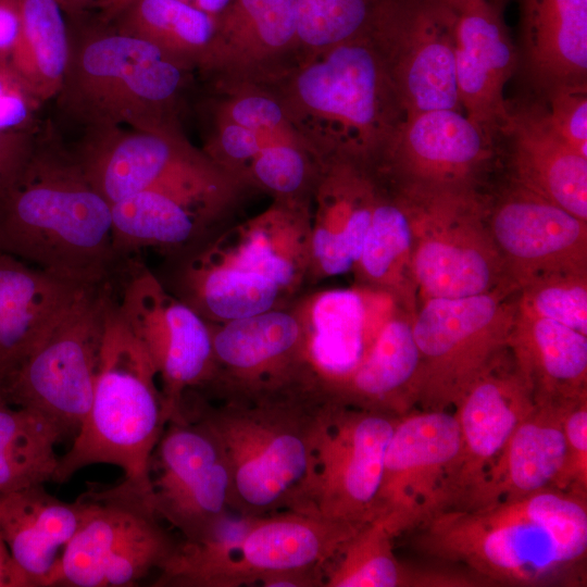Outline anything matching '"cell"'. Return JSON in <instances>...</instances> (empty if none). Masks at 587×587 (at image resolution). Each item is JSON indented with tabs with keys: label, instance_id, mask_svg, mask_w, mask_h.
Masks as SVG:
<instances>
[{
	"label": "cell",
	"instance_id": "ac0fdd59",
	"mask_svg": "<svg viewBox=\"0 0 587 587\" xmlns=\"http://www.w3.org/2000/svg\"><path fill=\"white\" fill-rule=\"evenodd\" d=\"M508 352L453 407L460 446L442 484L439 512L464 505L535 408L533 394Z\"/></svg>",
	"mask_w": 587,
	"mask_h": 587
},
{
	"label": "cell",
	"instance_id": "d6a6232c",
	"mask_svg": "<svg viewBox=\"0 0 587 587\" xmlns=\"http://www.w3.org/2000/svg\"><path fill=\"white\" fill-rule=\"evenodd\" d=\"M216 23L204 68L250 76L298 47L297 0H232Z\"/></svg>",
	"mask_w": 587,
	"mask_h": 587
},
{
	"label": "cell",
	"instance_id": "83f0119b",
	"mask_svg": "<svg viewBox=\"0 0 587 587\" xmlns=\"http://www.w3.org/2000/svg\"><path fill=\"white\" fill-rule=\"evenodd\" d=\"M569 403L535 404L511 435L495 465L457 510L511 501L555 486L566 454L562 422Z\"/></svg>",
	"mask_w": 587,
	"mask_h": 587
},
{
	"label": "cell",
	"instance_id": "6f0895ef",
	"mask_svg": "<svg viewBox=\"0 0 587 587\" xmlns=\"http://www.w3.org/2000/svg\"><path fill=\"white\" fill-rule=\"evenodd\" d=\"M183 1L190 2L191 0H183Z\"/></svg>",
	"mask_w": 587,
	"mask_h": 587
},
{
	"label": "cell",
	"instance_id": "680465c9",
	"mask_svg": "<svg viewBox=\"0 0 587 587\" xmlns=\"http://www.w3.org/2000/svg\"><path fill=\"white\" fill-rule=\"evenodd\" d=\"M0 398H1V396H0Z\"/></svg>",
	"mask_w": 587,
	"mask_h": 587
},
{
	"label": "cell",
	"instance_id": "7c38bea8",
	"mask_svg": "<svg viewBox=\"0 0 587 587\" xmlns=\"http://www.w3.org/2000/svg\"><path fill=\"white\" fill-rule=\"evenodd\" d=\"M116 305L154 365L167 422L183 417L186 392L203 391L213 377L209 323L132 258L116 276Z\"/></svg>",
	"mask_w": 587,
	"mask_h": 587
},
{
	"label": "cell",
	"instance_id": "836d02e7",
	"mask_svg": "<svg viewBox=\"0 0 587 587\" xmlns=\"http://www.w3.org/2000/svg\"><path fill=\"white\" fill-rule=\"evenodd\" d=\"M221 220L170 193L138 191L111 204L112 248L121 260L145 248L174 253L210 236Z\"/></svg>",
	"mask_w": 587,
	"mask_h": 587
},
{
	"label": "cell",
	"instance_id": "9a60e30c",
	"mask_svg": "<svg viewBox=\"0 0 587 587\" xmlns=\"http://www.w3.org/2000/svg\"><path fill=\"white\" fill-rule=\"evenodd\" d=\"M150 502L183 539L208 534L233 510L232 478L220 441L183 410L168 421L150 462Z\"/></svg>",
	"mask_w": 587,
	"mask_h": 587
},
{
	"label": "cell",
	"instance_id": "6da1fadb",
	"mask_svg": "<svg viewBox=\"0 0 587 587\" xmlns=\"http://www.w3.org/2000/svg\"><path fill=\"white\" fill-rule=\"evenodd\" d=\"M411 533L416 552L484 586H583L587 492L550 486L473 510L436 513Z\"/></svg>",
	"mask_w": 587,
	"mask_h": 587
},
{
	"label": "cell",
	"instance_id": "11a10c76",
	"mask_svg": "<svg viewBox=\"0 0 587 587\" xmlns=\"http://www.w3.org/2000/svg\"><path fill=\"white\" fill-rule=\"evenodd\" d=\"M230 2L232 0H191L189 3L216 17L229 5Z\"/></svg>",
	"mask_w": 587,
	"mask_h": 587
},
{
	"label": "cell",
	"instance_id": "8fae6325",
	"mask_svg": "<svg viewBox=\"0 0 587 587\" xmlns=\"http://www.w3.org/2000/svg\"><path fill=\"white\" fill-rule=\"evenodd\" d=\"M114 277L87 286L4 386L9 404L51 417L75 436L91 404Z\"/></svg>",
	"mask_w": 587,
	"mask_h": 587
},
{
	"label": "cell",
	"instance_id": "9f6ffc18",
	"mask_svg": "<svg viewBox=\"0 0 587 587\" xmlns=\"http://www.w3.org/2000/svg\"><path fill=\"white\" fill-rule=\"evenodd\" d=\"M434 3H437V4H440V5H444L446 8H449L450 10L454 11V12H458L460 9H462L463 7L470 4V3H473V2H476V1H495L497 2V0H429Z\"/></svg>",
	"mask_w": 587,
	"mask_h": 587
},
{
	"label": "cell",
	"instance_id": "f6af8a7d",
	"mask_svg": "<svg viewBox=\"0 0 587 587\" xmlns=\"http://www.w3.org/2000/svg\"><path fill=\"white\" fill-rule=\"evenodd\" d=\"M549 92L550 110L545 111L548 123L571 148L587 158L586 83L558 85Z\"/></svg>",
	"mask_w": 587,
	"mask_h": 587
},
{
	"label": "cell",
	"instance_id": "bcb514c9",
	"mask_svg": "<svg viewBox=\"0 0 587 587\" xmlns=\"http://www.w3.org/2000/svg\"><path fill=\"white\" fill-rule=\"evenodd\" d=\"M562 424L566 454L555 487L587 492V396L565 407Z\"/></svg>",
	"mask_w": 587,
	"mask_h": 587
},
{
	"label": "cell",
	"instance_id": "5b68a950",
	"mask_svg": "<svg viewBox=\"0 0 587 587\" xmlns=\"http://www.w3.org/2000/svg\"><path fill=\"white\" fill-rule=\"evenodd\" d=\"M166 424L157 371L117 310L114 285L91 404L71 448L59 458L53 482L64 483L91 464H112L150 498V462Z\"/></svg>",
	"mask_w": 587,
	"mask_h": 587
},
{
	"label": "cell",
	"instance_id": "484cf974",
	"mask_svg": "<svg viewBox=\"0 0 587 587\" xmlns=\"http://www.w3.org/2000/svg\"><path fill=\"white\" fill-rule=\"evenodd\" d=\"M312 202L274 199L264 211L207 242L232 263L261 274L295 299L307 284Z\"/></svg>",
	"mask_w": 587,
	"mask_h": 587
},
{
	"label": "cell",
	"instance_id": "d4e9b609",
	"mask_svg": "<svg viewBox=\"0 0 587 587\" xmlns=\"http://www.w3.org/2000/svg\"><path fill=\"white\" fill-rule=\"evenodd\" d=\"M167 257L165 276H157L170 292L211 324L250 317L296 299L267 277L223 258L205 238Z\"/></svg>",
	"mask_w": 587,
	"mask_h": 587
},
{
	"label": "cell",
	"instance_id": "1f68e13d",
	"mask_svg": "<svg viewBox=\"0 0 587 587\" xmlns=\"http://www.w3.org/2000/svg\"><path fill=\"white\" fill-rule=\"evenodd\" d=\"M516 184L587 222V158L550 126L545 111L509 115Z\"/></svg>",
	"mask_w": 587,
	"mask_h": 587
},
{
	"label": "cell",
	"instance_id": "d6986e66",
	"mask_svg": "<svg viewBox=\"0 0 587 587\" xmlns=\"http://www.w3.org/2000/svg\"><path fill=\"white\" fill-rule=\"evenodd\" d=\"M508 280L587 271V222L516 184L487 215Z\"/></svg>",
	"mask_w": 587,
	"mask_h": 587
},
{
	"label": "cell",
	"instance_id": "52a82bcc",
	"mask_svg": "<svg viewBox=\"0 0 587 587\" xmlns=\"http://www.w3.org/2000/svg\"><path fill=\"white\" fill-rule=\"evenodd\" d=\"M517 290L504 284L482 295L422 302L412 320L420 410L448 411L508 351Z\"/></svg>",
	"mask_w": 587,
	"mask_h": 587
},
{
	"label": "cell",
	"instance_id": "f546056e",
	"mask_svg": "<svg viewBox=\"0 0 587 587\" xmlns=\"http://www.w3.org/2000/svg\"><path fill=\"white\" fill-rule=\"evenodd\" d=\"M413 314L398 312L397 305L360 364L326 399L395 416L414 410L420 353L412 330Z\"/></svg>",
	"mask_w": 587,
	"mask_h": 587
},
{
	"label": "cell",
	"instance_id": "44dd1931",
	"mask_svg": "<svg viewBox=\"0 0 587 587\" xmlns=\"http://www.w3.org/2000/svg\"><path fill=\"white\" fill-rule=\"evenodd\" d=\"M361 526L291 510L254 516L217 565L210 587L252 586L273 573L325 566Z\"/></svg>",
	"mask_w": 587,
	"mask_h": 587
},
{
	"label": "cell",
	"instance_id": "3957f363",
	"mask_svg": "<svg viewBox=\"0 0 587 587\" xmlns=\"http://www.w3.org/2000/svg\"><path fill=\"white\" fill-rule=\"evenodd\" d=\"M0 253L83 284L113 278L111 204L70 153L37 147L18 178L0 189Z\"/></svg>",
	"mask_w": 587,
	"mask_h": 587
},
{
	"label": "cell",
	"instance_id": "2e32d148",
	"mask_svg": "<svg viewBox=\"0 0 587 587\" xmlns=\"http://www.w3.org/2000/svg\"><path fill=\"white\" fill-rule=\"evenodd\" d=\"M455 20L457 12L429 0L382 1L372 34L386 54L405 116L461 109Z\"/></svg>",
	"mask_w": 587,
	"mask_h": 587
},
{
	"label": "cell",
	"instance_id": "7bdbcfd3",
	"mask_svg": "<svg viewBox=\"0 0 587 587\" xmlns=\"http://www.w3.org/2000/svg\"><path fill=\"white\" fill-rule=\"evenodd\" d=\"M517 305L587 336V271L530 278L519 287Z\"/></svg>",
	"mask_w": 587,
	"mask_h": 587
},
{
	"label": "cell",
	"instance_id": "f907efd6",
	"mask_svg": "<svg viewBox=\"0 0 587 587\" xmlns=\"http://www.w3.org/2000/svg\"><path fill=\"white\" fill-rule=\"evenodd\" d=\"M71 22L111 23L130 0H57Z\"/></svg>",
	"mask_w": 587,
	"mask_h": 587
},
{
	"label": "cell",
	"instance_id": "60d3db41",
	"mask_svg": "<svg viewBox=\"0 0 587 587\" xmlns=\"http://www.w3.org/2000/svg\"><path fill=\"white\" fill-rule=\"evenodd\" d=\"M322 163L300 137L271 141L249 163L245 182L277 200L312 202Z\"/></svg>",
	"mask_w": 587,
	"mask_h": 587
},
{
	"label": "cell",
	"instance_id": "db71d44e",
	"mask_svg": "<svg viewBox=\"0 0 587 587\" xmlns=\"http://www.w3.org/2000/svg\"><path fill=\"white\" fill-rule=\"evenodd\" d=\"M0 587H30L24 573L14 562L0 534Z\"/></svg>",
	"mask_w": 587,
	"mask_h": 587
},
{
	"label": "cell",
	"instance_id": "d590c367",
	"mask_svg": "<svg viewBox=\"0 0 587 587\" xmlns=\"http://www.w3.org/2000/svg\"><path fill=\"white\" fill-rule=\"evenodd\" d=\"M394 536L377 520L362 525L325 570L324 587H473L483 586L457 566H417L394 551Z\"/></svg>",
	"mask_w": 587,
	"mask_h": 587
},
{
	"label": "cell",
	"instance_id": "c3c4849f",
	"mask_svg": "<svg viewBox=\"0 0 587 587\" xmlns=\"http://www.w3.org/2000/svg\"><path fill=\"white\" fill-rule=\"evenodd\" d=\"M39 102L8 61H0V130H33Z\"/></svg>",
	"mask_w": 587,
	"mask_h": 587
},
{
	"label": "cell",
	"instance_id": "cb8c5ba5",
	"mask_svg": "<svg viewBox=\"0 0 587 587\" xmlns=\"http://www.w3.org/2000/svg\"><path fill=\"white\" fill-rule=\"evenodd\" d=\"M455 80L463 113L489 136L503 130L509 111L503 89L516 54L495 1H476L457 12Z\"/></svg>",
	"mask_w": 587,
	"mask_h": 587
},
{
	"label": "cell",
	"instance_id": "5bb4252c",
	"mask_svg": "<svg viewBox=\"0 0 587 587\" xmlns=\"http://www.w3.org/2000/svg\"><path fill=\"white\" fill-rule=\"evenodd\" d=\"M399 416L326 400L305 512L363 525L375 516L386 450Z\"/></svg>",
	"mask_w": 587,
	"mask_h": 587
},
{
	"label": "cell",
	"instance_id": "ba28073f",
	"mask_svg": "<svg viewBox=\"0 0 587 587\" xmlns=\"http://www.w3.org/2000/svg\"><path fill=\"white\" fill-rule=\"evenodd\" d=\"M89 185L110 204L142 190L217 204L236 189L235 177L177 129L109 127L86 130L70 153Z\"/></svg>",
	"mask_w": 587,
	"mask_h": 587
},
{
	"label": "cell",
	"instance_id": "30bf717a",
	"mask_svg": "<svg viewBox=\"0 0 587 587\" xmlns=\"http://www.w3.org/2000/svg\"><path fill=\"white\" fill-rule=\"evenodd\" d=\"M401 190L413 228L411 274L422 301L476 296L511 284L487 215L469 190Z\"/></svg>",
	"mask_w": 587,
	"mask_h": 587
},
{
	"label": "cell",
	"instance_id": "603a6c76",
	"mask_svg": "<svg viewBox=\"0 0 587 587\" xmlns=\"http://www.w3.org/2000/svg\"><path fill=\"white\" fill-rule=\"evenodd\" d=\"M379 184L352 161H324L313 192L307 284L352 272L363 246Z\"/></svg>",
	"mask_w": 587,
	"mask_h": 587
},
{
	"label": "cell",
	"instance_id": "7dc6e473",
	"mask_svg": "<svg viewBox=\"0 0 587 587\" xmlns=\"http://www.w3.org/2000/svg\"><path fill=\"white\" fill-rule=\"evenodd\" d=\"M216 125V135L205 153L247 186L246 170L266 140L262 135L218 116Z\"/></svg>",
	"mask_w": 587,
	"mask_h": 587
},
{
	"label": "cell",
	"instance_id": "4316f807",
	"mask_svg": "<svg viewBox=\"0 0 587 587\" xmlns=\"http://www.w3.org/2000/svg\"><path fill=\"white\" fill-rule=\"evenodd\" d=\"M89 285L0 253V396Z\"/></svg>",
	"mask_w": 587,
	"mask_h": 587
},
{
	"label": "cell",
	"instance_id": "277c9868",
	"mask_svg": "<svg viewBox=\"0 0 587 587\" xmlns=\"http://www.w3.org/2000/svg\"><path fill=\"white\" fill-rule=\"evenodd\" d=\"M326 400L315 394L220 400L212 405L199 391L185 395L183 410L204 422L222 446L236 513L305 512L316 429Z\"/></svg>",
	"mask_w": 587,
	"mask_h": 587
},
{
	"label": "cell",
	"instance_id": "e0dca14e",
	"mask_svg": "<svg viewBox=\"0 0 587 587\" xmlns=\"http://www.w3.org/2000/svg\"><path fill=\"white\" fill-rule=\"evenodd\" d=\"M460 446L449 411L412 410L398 417L384 460L375 516L396 538L439 512L442 484Z\"/></svg>",
	"mask_w": 587,
	"mask_h": 587
},
{
	"label": "cell",
	"instance_id": "681fc988",
	"mask_svg": "<svg viewBox=\"0 0 587 587\" xmlns=\"http://www.w3.org/2000/svg\"><path fill=\"white\" fill-rule=\"evenodd\" d=\"M37 147L33 130H0V189L18 178Z\"/></svg>",
	"mask_w": 587,
	"mask_h": 587
},
{
	"label": "cell",
	"instance_id": "8992f818",
	"mask_svg": "<svg viewBox=\"0 0 587 587\" xmlns=\"http://www.w3.org/2000/svg\"><path fill=\"white\" fill-rule=\"evenodd\" d=\"M75 24V32L68 26V61L55 97L63 113L86 130L177 129L171 113L187 70L111 23Z\"/></svg>",
	"mask_w": 587,
	"mask_h": 587
},
{
	"label": "cell",
	"instance_id": "4fadbf2b",
	"mask_svg": "<svg viewBox=\"0 0 587 587\" xmlns=\"http://www.w3.org/2000/svg\"><path fill=\"white\" fill-rule=\"evenodd\" d=\"M209 325L214 373L203 391L217 400L323 395L294 301L242 320Z\"/></svg>",
	"mask_w": 587,
	"mask_h": 587
},
{
	"label": "cell",
	"instance_id": "ab89813d",
	"mask_svg": "<svg viewBox=\"0 0 587 587\" xmlns=\"http://www.w3.org/2000/svg\"><path fill=\"white\" fill-rule=\"evenodd\" d=\"M66 438L48 415L0 398V492L54 480L55 446Z\"/></svg>",
	"mask_w": 587,
	"mask_h": 587
},
{
	"label": "cell",
	"instance_id": "7402d4cb",
	"mask_svg": "<svg viewBox=\"0 0 587 587\" xmlns=\"http://www.w3.org/2000/svg\"><path fill=\"white\" fill-rule=\"evenodd\" d=\"M294 305L311 366L326 397L360 364L398 304L386 292L358 286L299 295Z\"/></svg>",
	"mask_w": 587,
	"mask_h": 587
},
{
	"label": "cell",
	"instance_id": "ee69618b",
	"mask_svg": "<svg viewBox=\"0 0 587 587\" xmlns=\"http://www.w3.org/2000/svg\"><path fill=\"white\" fill-rule=\"evenodd\" d=\"M217 116L267 138L297 133L279 99L262 91L241 90L220 108Z\"/></svg>",
	"mask_w": 587,
	"mask_h": 587
},
{
	"label": "cell",
	"instance_id": "f35d334b",
	"mask_svg": "<svg viewBox=\"0 0 587 587\" xmlns=\"http://www.w3.org/2000/svg\"><path fill=\"white\" fill-rule=\"evenodd\" d=\"M20 30L8 63L39 101L59 93L70 52L68 25L57 0H14Z\"/></svg>",
	"mask_w": 587,
	"mask_h": 587
},
{
	"label": "cell",
	"instance_id": "816d5d0a",
	"mask_svg": "<svg viewBox=\"0 0 587 587\" xmlns=\"http://www.w3.org/2000/svg\"><path fill=\"white\" fill-rule=\"evenodd\" d=\"M324 566H305L266 575L258 585L262 587H324Z\"/></svg>",
	"mask_w": 587,
	"mask_h": 587
},
{
	"label": "cell",
	"instance_id": "7a4b0ae2",
	"mask_svg": "<svg viewBox=\"0 0 587 587\" xmlns=\"http://www.w3.org/2000/svg\"><path fill=\"white\" fill-rule=\"evenodd\" d=\"M282 90L289 122L321 162L375 168L405 116L372 33L310 54Z\"/></svg>",
	"mask_w": 587,
	"mask_h": 587
},
{
	"label": "cell",
	"instance_id": "ffe728a7",
	"mask_svg": "<svg viewBox=\"0 0 587 587\" xmlns=\"http://www.w3.org/2000/svg\"><path fill=\"white\" fill-rule=\"evenodd\" d=\"M489 137L460 110L409 115L373 173L402 187L465 191L470 178L487 159Z\"/></svg>",
	"mask_w": 587,
	"mask_h": 587
},
{
	"label": "cell",
	"instance_id": "f5cc1de1",
	"mask_svg": "<svg viewBox=\"0 0 587 587\" xmlns=\"http://www.w3.org/2000/svg\"><path fill=\"white\" fill-rule=\"evenodd\" d=\"M18 30L20 20L14 0H0V61H8Z\"/></svg>",
	"mask_w": 587,
	"mask_h": 587
},
{
	"label": "cell",
	"instance_id": "f1b7e54d",
	"mask_svg": "<svg viewBox=\"0 0 587 587\" xmlns=\"http://www.w3.org/2000/svg\"><path fill=\"white\" fill-rule=\"evenodd\" d=\"M508 350L536 404L587 396V336L517 305Z\"/></svg>",
	"mask_w": 587,
	"mask_h": 587
},
{
	"label": "cell",
	"instance_id": "8d00e7d4",
	"mask_svg": "<svg viewBox=\"0 0 587 587\" xmlns=\"http://www.w3.org/2000/svg\"><path fill=\"white\" fill-rule=\"evenodd\" d=\"M379 192L352 270L361 286L388 294L398 305H413L415 286L411 274L413 228L404 193Z\"/></svg>",
	"mask_w": 587,
	"mask_h": 587
},
{
	"label": "cell",
	"instance_id": "9c48e42d",
	"mask_svg": "<svg viewBox=\"0 0 587 587\" xmlns=\"http://www.w3.org/2000/svg\"><path fill=\"white\" fill-rule=\"evenodd\" d=\"M82 515L48 586L127 587L158 571L176 541L150 498L126 480L90 488Z\"/></svg>",
	"mask_w": 587,
	"mask_h": 587
},
{
	"label": "cell",
	"instance_id": "e575fe53",
	"mask_svg": "<svg viewBox=\"0 0 587 587\" xmlns=\"http://www.w3.org/2000/svg\"><path fill=\"white\" fill-rule=\"evenodd\" d=\"M521 29L539 84L586 83L587 0H521Z\"/></svg>",
	"mask_w": 587,
	"mask_h": 587
},
{
	"label": "cell",
	"instance_id": "74e56055",
	"mask_svg": "<svg viewBox=\"0 0 587 587\" xmlns=\"http://www.w3.org/2000/svg\"><path fill=\"white\" fill-rule=\"evenodd\" d=\"M111 24L155 46L184 67H204L216 34V17L183 0H130Z\"/></svg>",
	"mask_w": 587,
	"mask_h": 587
},
{
	"label": "cell",
	"instance_id": "b9f144b4",
	"mask_svg": "<svg viewBox=\"0 0 587 587\" xmlns=\"http://www.w3.org/2000/svg\"><path fill=\"white\" fill-rule=\"evenodd\" d=\"M383 0H297V42L308 54L372 33Z\"/></svg>",
	"mask_w": 587,
	"mask_h": 587
},
{
	"label": "cell",
	"instance_id": "4dcf8cb0",
	"mask_svg": "<svg viewBox=\"0 0 587 587\" xmlns=\"http://www.w3.org/2000/svg\"><path fill=\"white\" fill-rule=\"evenodd\" d=\"M82 502H65L36 485L0 492V534L30 587L48 586L75 534Z\"/></svg>",
	"mask_w": 587,
	"mask_h": 587
}]
</instances>
